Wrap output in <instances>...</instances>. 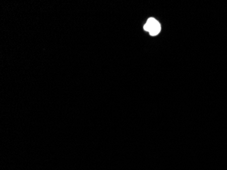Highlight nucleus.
<instances>
[{"mask_svg": "<svg viewBox=\"0 0 227 170\" xmlns=\"http://www.w3.org/2000/svg\"><path fill=\"white\" fill-rule=\"evenodd\" d=\"M144 30L150 33L151 36H156L160 32V25L156 19L150 18L144 25Z\"/></svg>", "mask_w": 227, "mask_h": 170, "instance_id": "obj_1", "label": "nucleus"}]
</instances>
